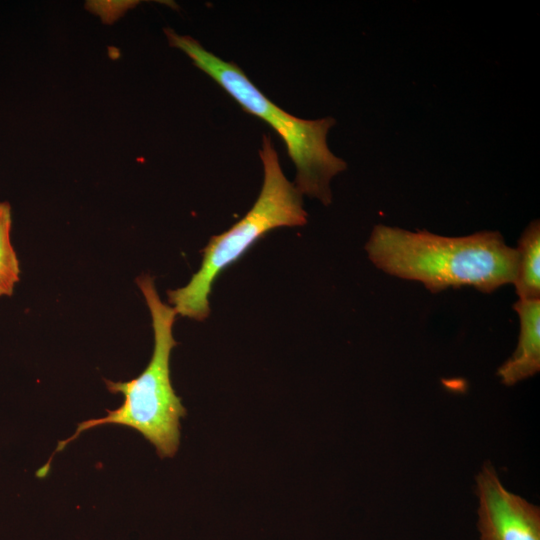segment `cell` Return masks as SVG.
I'll list each match as a JSON object with an SVG mask.
<instances>
[{"label": "cell", "mask_w": 540, "mask_h": 540, "mask_svg": "<svg viewBox=\"0 0 540 540\" xmlns=\"http://www.w3.org/2000/svg\"><path fill=\"white\" fill-rule=\"evenodd\" d=\"M12 216L11 207L6 202L0 203V297L13 294L20 279V265L11 243Z\"/></svg>", "instance_id": "ba28073f"}, {"label": "cell", "mask_w": 540, "mask_h": 540, "mask_svg": "<svg viewBox=\"0 0 540 540\" xmlns=\"http://www.w3.org/2000/svg\"><path fill=\"white\" fill-rule=\"evenodd\" d=\"M480 540H540L539 507L508 491L490 464L477 477Z\"/></svg>", "instance_id": "5b68a950"}, {"label": "cell", "mask_w": 540, "mask_h": 540, "mask_svg": "<svg viewBox=\"0 0 540 540\" xmlns=\"http://www.w3.org/2000/svg\"><path fill=\"white\" fill-rule=\"evenodd\" d=\"M136 281L152 320L154 348L151 359L134 379L117 382L105 380L111 393L123 395V403L114 410H106L107 414L103 417L79 423L71 437L59 441L50 460L81 433L103 425L134 429L155 447L161 458L173 457L178 450L180 419L185 417L186 410L172 387L169 366L171 351L177 344L172 333L177 314L161 300L151 276L143 275Z\"/></svg>", "instance_id": "7a4b0ae2"}, {"label": "cell", "mask_w": 540, "mask_h": 540, "mask_svg": "<svg viewBox=\"0 0 540 540\" xmlns=\"http://www.w3.org/2000/svg\"><path fill=\"white\" fill-rule=\"evenodd\" d=\"M513 284L520 300L540 299V223L535 220L522 233Z\"/></svg>", "instance_id": "52a82bcc"}, {"label": "cell", "mask_w": 540, "mask_h": 540, "mask_svg": "<svg viewBox=\"0 0 540 540\" xmlns=\"http://www.w3.org/2000/svg\"><path fill=\"white\" fill-rule=\"evenodd\" d=\"M165 34L171 46L183 51L244 111L262 119L279 134L296 167L297 189L329 205L330 180L346 169V163L331 153L327 145V134L335 120H305L287 113L268 99L235 63L219 58L190 36L171 29H165Z\"/></svg>", "instance_id": "3957f363"}, {"label": "cell", "mask_w": 540, "mask_h": 540, "mask_svg": "<svg viewBox=\"0 0 540 540\" xmlns=\"http://www.w3.org/2000/svg\"><path fill=\"white\" fill-rule=\"evenodd\" d=\"M259 155L264 180L256 202L230 229L210 239L203 250L201 267L188 284L168 292L169 303L176 314L199 321L207 318L211 287L224 269L267 232L307 222L302 193L283 174L278 154L267 135L263 136Z\"/></svg>", "instance_id": "277c9868"}, {"label": "cell", "mask_w": 540, "mask_h": 540, "mask_svg": "<svg viewBox=\"0 0 540 540\" xmlns=\"http://www.w3.org/2000/svg\"><path fill=\"white\" fill-rule=\"evenodd\" d=\"M365 248L376 267L419 281L432 293L462 286L491 293L513 283L516 275V248L497 231L445 237L377 225Z\"/></svg>", "instance_id": "6da1fadb"}, {"label": "cell", "mask_w": 540, "mask_h": 540, "mask_svg": "<svg viewBox=\"0 0 540 540\" xmlns=\"http://www.w3.org/2000/svg\"><path fill=\"white\" fill-rule=\"evenodd\" d=\"M514 309L520 321L518 345L497 372L501 382L507 386L527 379L540 370V299H519Z\"/></svg>", "instance_id": "8992f818"}]
</instances>
